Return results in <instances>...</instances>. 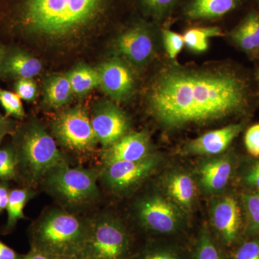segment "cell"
Segmentation results:
<instances>
[{"label": "cell", "instance_id": "cell-1", "mask_svg": "<svg viewBox=\"0 0 259 259\" xmlns=\"http://www.w3.org/2000/svg\"><path fill=\"white\" fill-rule=\"evenodd\" d=\"M148 103L162 125L179 128L244 111L249 88L233 71L173 66L161 71L153 81Z\"/></svg>", "mask_w": 259, "mask_h": 259}, {"label": "cell", "instance_id": "cell-2", "mask_svg": "<svg viewBox=\"0 0 259 259\" xmlns=\"http://www.w3.org/2000/svg\"><path fill=\"white\" fill-rule=\"evenodd\" d=\"M110 3L111 0H18L15 23L29 33L68 36L100 21Z\"/></svg>", "mask_w": 259, "mask_h": 259}, {"label": "cell", "instance_id": "cell-3", "mask_svg": "<svg viewBox=\"0 0 259 259\" xmlns=\"http://www.w3.org/2000/svg\"><path fill=\"white\" fill-rule=\"evenodd\" d=\"M90 221L61 209L42 214L32 231V248L55 257L81 254L88 238Z\"/></svg>", "mask_w": 259, "mask_h": 259}, {"label": "cell", "instance_id": "cell-4", "mask_svg": "<svg viewBox=\"0 0 259 259\" xmlns=\"http://www.w3.org/2000/svg\"><path fill=\"white\" fill-rule=\"evenodd\" d=\"M16 155L18 166L32 184L42 181L53 168L66 161L54 138L36 122L24 131Z\"/></svg>", "mask_w": 259, "mask_h": 259}, {"label": "cell", "instance_id": "cell-5", "mask_svg": "<svg viewBox=\"0 0 259 259\" xmlns=\"http://www.w3.org/2000/svg\"><path fill=\"white\" fill-rule=\"evenodd\" d=\"M100 173L94 169L71 168L64 162L46 175V189L66 205L82 206L99 197L97 179Z\"/></svg>", "mask_w": 259, "mask_h": 259}, {"label": "cell", "instance_id": "cell-6", "mask_svg": "<svg viewBox=\"0 0 259 259\" xmlns=\"http://www.w3.org/2000/svg\"><path fill=\"white\" fill-rule=\"evenodd\" d=\"M125 227L112 216L102 214L90 221L88 238L81 254L85 259H125L130 250Z\"/></svg>", "mask_w": 259, "mask_h": 259}, {"label": "cell", "instance_id": "cell-7", "mask_svg": "<svg viewBox=\"0 0 259 259\" xmlns=\"http://www.w3.org/2000/svg\"><path fill=\"white\" fill-rule=\"evenodd\" d=\"M52 131L64 147L78 152L93 151L98 141L88 112L81 107L61 112L53 121Z\"/></svg>", "mask_w": 259, "mask_h": 259}, {"label": "cell", "instance_id": "cell-8", "mask_svg": "<svg viewBox=\"0 0 259 259\" xmlns=\"http://www.w3.org/2000/svg\"><path fill=\"white\" fill-rule=\"evenodd\" d=\"M140 222L150 231L171 234L180 229L182 214L179 206L158 194L140 199L136 204Z\"/></svg>", "mask_w": 259, "mask_h": 259}, {"label": "cell", "instance_id": "cell-9", "mask_svg": "<svg viewBox=\"0 0 259 259\" xmlns=\"http://www.w3.org/2000/svg\"><path fill=\"white\" fill-rule=\"evenodd\" d=\"M155 156L138 161H117L104 164L100 177L104 185L115 192H124L140 185L157 167Z\"/></svg>", "mask_w": 259, "mask_h": 259}, {"label": "cell", "instance_id": "cell-10", "mask_svg": "<svg viewBox=\"0 0 259 259\" xmlns=\"http://www.w3.org/2000/svg\"><path fill=\"white\" fill-rule=\"evenodd\" d=\"M92 126L98 143L105 148L115 144L127 134L129 120L120 108L111 103L102 104L95 109Z\"/></svg>", "mask_w": 259, "mask_h": 259}, {"label": "cell", "instance_id": "cell-11", "mask_svg": "<svg viewBox=\"0 0 259 259\" xmlns=\"http://www.w3.org/2000/svg\"><path fill=\"white\" fill-rule=\"evenodd\" d=\"M115 50L119 55L136 66H144L154 54V42L149 28L136 24L117 37Z\"/></svg>", "mask_w": 259, "mask_h": 259}, {"label": "cell", "instance_id": "cell-12", "mask_svg": "<svg viewBox=\"0 0 259 259\" xmlns=\"http://www.w3.org/2000/svg\"><path fill=\"white\" fill-rule=\"evenodd\" d=\"M100 78V88L116 101L126 100L134 91V74L128 66L120 59L104 62L97 69Z\"/></svg>", "mask_w": 259, "mask_h": 259}, {"label": "cell", "instance_id": "cell-13", "mask_svg": "<svg viewBox=\"0 0 259 259\" xmlns=\"http://www.w3.org/2000/svg\"><path fill=\"white\" fill-rule=\"evenodd\" d=\"M239 203L231 195L221 197L213 204L211 220L214 230L226 245H231L238 238L241 227Z\"/></svg>", "mask_w": 259, "mask_h": 259}, {"label": "cell", "instance_id": "cell-14", "mask_svg": "<svg viewBox=\"0 0 259 259\" xmlns=\"http://www.w3.org/2000/svg\"><path fill=\"white\" fill-rule=\"evenodd\" d=\"M151 156L149 136L145 132L126 134L105 148L102 155L104 164L117 161H138Z\"/></svg>", "mask_w": 259, "mask_h": 259}, {"label": "cell", "instance_id": "cell-15", "mask_svg": "<svg viewBox=\"0 0 259 259\" xmlns=\"http://www.w3.org/2000/svg\"><path fill=\"white\" fill-rule=\"evenodd\" d=\"M243 129V124H231L209 131L186 144V152L193 155L214 156L226 151Z\"/></svg>", "mask_w": 259, "mask_h": 259}, {"label": "cell", "instance_id": "cell-16", "mask_svg": "<svg viewBox=\"0 0 259 259\" xmlns=\"http://www.w3.org/2000/svg\"><path fill=\"white\" fill-rule=\"evenodd\" d=\"M233 170V158L229 155L207 160L199 168V184L207 193H217L228 185Z\"/></svg>", "mask_w": 259, "mask_h": 259}, {"label": "cell", "instance_id": "cell-17", "mask_svg": "<svg viewBox=\"0 0 259 259\" xmlns=\"http://www.w3.org/2000/svg\"><path fill=\"white\" fill-rule=\"evenodd\" d=\"M42 64L28 53L14 51L5 54L2 62L0 74L20 79H32L40 72Z\"/></svg>", "mask_w": 259, "mask_h": 259}, {"label": "cell", "instance_id": "cell-18", "mask_svg": "<svg viewBox=\"0 0 259 259\" xmlns=\"http://www.w3.org/2000/svg\"><path fill=\"white\" fill-rule=\"evenodd\" d=\"M167 194L179 207L190 209L197 195V187L192 176L184 171L174 172L166 181Z\"/></svg>", "mask_w": 259, "mask_h": 259}, {"label": "cell", "instance_id": "cell-19", "mask_svg": "<svg viewBox=\"0 0 259 259\" xmlns=\"http://www.w3.org/2000/svg\"><path fill=\"white\" fill-rule=\"evenodd\" d=\"M239 3L240 0H191L185 14L192 20L219 18L236 9Z\"/></svg>", "mask_w": 259, "mask_h": 259}, {"label": "cell", "instance_id": "cell-20", "mask_svg": "<svg viewBox=\"0 0 259 259\" xmlns=\"http://www.w3.org/2000/svg\"><path fill=\"white\" fill-rule=\"evenodd\" d=\"M232 38L237 45L247 52H254L259 49V13L253 12L232 33Z\"/></svg>", "mask_w": 259, "mask_h": 259}, {"label": "cell", "instance_id": "cell-21", "mask_svg": "<svg viewBox=\"0 0 259 259\" xmlns=\"http://www.w3.org/2000/svg\"><path fill=\"white\" fill-rule=\"evenodd\" d=\"M44 93L47 105L56 109L66 106L74 95L67 75L51 77L46 83Z\"/></svg>", "mask_w": 259, "mask_h": 259}, {"label": "cell", "instance_id": "cell-22", "mask_svg": "<svg viewBox=\"0 0 259 259\" xmlns=\"http://www.w3.org/2000/svg\"><path fill=\"white\" fill-rule=\"evenodd\" d=\"M75 95H87L94 89L100 86L97 70L88 66H80L66 74Z\"/></svg>", "mask_w": 259, "mask_h": 259}, {"label": "cell", "instance_id": "cell-23", "mask_svg": "<svg viewBox=\"0 0 259 259\" xmlns=\"http://www.w3.org/2000/svg\"><path fill=\"white\" fill-rule=\"evenodd\" d=\"M224 33L219 27L191 28L183 35L186 47L195 52H204L208 49L209 39L221 37Z\"/></svg>", "mask_w": 259, "mask_h": 259}, {"label": "cell", "instance_id": "cell-24", "mask_svg": "<svg viewBox=\"0 0 259 259\" xmlns=\"http://www.w3.org/2000/svg\"><path fill=\"white\" fill-rule=\"evenodd\" d=\"M32 194L28 189H15L10 192L6 209L8 212V228H13L20 220L23 219V209L31 198Z\"/></svg>", "mask_w": 259, "mask_h": 259}, {"label": "cell", "instance_id": "cell-25", "mask_svg": "<svg viewBox=\"0 0 259 259\" xmlns=\"http://www.w3.org/2000/svg\"><path fill=\"white\" fill-rule=\"evenodd\" d=\"M247 218L246 232L250 236L259 234V192H251L242 196Z\"/></svg>", "mask_w": 259, "mask_h": 259}, {"label": "cell", "instance_id": "cell-26", "mask_svg": "<svg viewBox=\"0 0 259 259\" xmlns=\"http://www.w3.org/2000/svg\"><path fill=\"white\" fill-rule=\"evenodd\" d=\"M194 259H223L219 248L207 230H202L199 234Z\"/></svg>", "mask_w": 259, "mask_h": 259}, {"label": "cell", "instance_id": "cell-27", "mask_svg": "<svg viewBox=\"0 0 259 259\" xmlns=\"http://www.w3.org/2000/svg\"><path fill=\"white\" fill-rule=\"evenodd\" d=\"M0 104L4 108L6 116L23 118L25 111L21 99L16 93L0 88Z\"/></svg>", "mask_w": 259, "mask_h": 259}, {"label": "cell", "instance_id": "cell-28", "mask_svg": "<svg viewBox=\"0 0 259 259\" xmlns=\"http://www.w3.org/2000/svg\"><path fill=\"white\" fill-rule=\"evenodd\" d=\"M18 166L16 152L11 148L0 149V180H10Z\"/></svg>", "mask_w": 259, "mask_h": 259}, {"label": "cell", "instance_id": "cell-29", "mask_svg": "<svg viewBox=\"0 0 259 259\" xmlns=\"http://www.w3.org/2000/svg\"><path fill=\"white\" fill-rule=\"evenodd\" d=\"M163 44L168 57L175 59L185 47V40L183 35L175 31L164 29L162 32Z\"/></svg>", "mask_w": 259, "mask_h": 259}, {"label": "cell", "instance_id": "cell-30", "mask_svg": "<svg viewBox=\"0 0 259 259\" xmlns=\"http://www.w3.org/2000/svg\"><path fill=\"white\" fill-rule=\"evenodd\" d=\"M15 93L21 100L33 101L37 96V84L32 79H20L15 84Z\"/></svg>", "mask_w": 259, "mask_h": 259}, {"label": "cell", "instance_id": "cell-31", "mask_svg": "<svg viewBox=\"0 0 259 259\" xmlns=\"http://www.w3.org/2000/svg\"><path fill=\"white\" fill-rule=\"evenodd\" d=\"M179 0H141V4L148 13L161 17L171 10Z\"/></svg>", "mask_w": 259, "mask_h": 259}, {"label": "cell", "instance_id": "cell-32", "mask_svg": "<svg viewBox=\"0 0 259 259\" xmlns=\"http://www.w3.org/2000/svg\"><path fill=\"white\" fill-rule=\"evenodd\" d=\"M233 259H259V238L243 243L235 253Z\"/></svg>", "mask_w": 259, "mask_h": 259}, {"label": "cell", "instance_id": "cell-33", "mask_svg": "<svg viewBox=\"0 0 259 259\" xmlns=\"http://www.w3.org/2000/svg\"><path fill=\"white\" fill-rule=\"evenodd\" d=\"M245 146L251 156L259 157V123L251 126L245 135Z\"/></svg>", "mask_w": 259, "mask_h": 259}, {"label": "cell", "instance_id": "cell-34", "mask_svg": "<svg viewBox=\"0 0 259 259\" xmlns=\"http://www.w3.org/2000/svg\"><path fill=\"white\" fill-rule=\"evenodd\" d=\"M243 184L254 192H259V160L252 162L247 167L242 177Z\"/></svg>", "mask_w": 259, "mask_h": 259}, {"label": "cell", "instance_id": "cell-35", "mask_svg": "<svg viewBox=\"0 0 259 259\" xmlns=\"http://www.w3.org/2000/svg\"><path fill=\"white\" fill-rule=\"evenodd\" d=\"M139 259H182L180 252L171 248H159L148 250Z\"/></svg>", "mask_w": 259, "mask_h": 259}, {"label": "cell", "instance_id": "cell-36", "mask_svg": "<svg viewBox=\"0 0 259 259\" xmlns=\"http://www.w3.org/2000/svg\"><path fill=\"white\" fill-rule=\"evenodd\" d=\"M20 256L8 245H5L3 242L0 241V259H20Z\"/></svg>", "mask_w": 259, "mask_h": 259}, {"label": "cell", "instance_id": "cell-37", "mask_svg": "<svg viewBox=\"0 0 259 259\" xmlns=\"http://www.w3.org/2000/svg\"><path fill=\"white\" fill-rule=\"evenodd\" d=\"M59 257L53 256V255L48 254L44 252L36 249V248H32V250L26 255L22 256L20 259H57Z\"/></svg>", "mask_w": 259, "mask_h": 259}, {"label": "cell", "instance_id": "cell-38", "mask_svg": "<svg viewBox=\"0 0 259 259\" xmlns=\"http://www.w3.org/2000/svg\"><path fill=\"white\" fill-rule=\"evenodd\" d=\"M10 192L6 185H0V212L6 209Z\"/></svg>", "mask_w": 259, "mask_h": 259}, {"label": "cell", "instance_id": "cell-39", "mask_svg": "<svg viewBox=\"0 0 259 259\" xmlns=\"http://www.w3.org/2000/svg\"><path fill=\"white\" fill-rule=\"evenodd\" d=\"M11 128V122L7 118V117L0 114V134H6V133H8Z\"/></svg>", "mask_w": 259, "mask_h": 259}, {"label": "cell", "instance_id": "cell-40", "mask_svg": "<svg viewBox=\"0 0 259 259\" xmlns=\"http://www.w3.org/2000/svg\"><path fill=\"white\" fill-rule=\"evenodd\" d=\"M5 54V52L4 50H3V48L0 47V69H1L2 62H3Z\"/></svg>", "mask_w": 259, "mask_h": 259}, {"label": "cell", "instance_id": "cell-41", "mask_svg": "<svg viewBox=\"0 0 259 259\" xmlns=\"http://www.w3.org/2000/svg\"><path fill=\"white\" fill-rule=\"evenodd\" d=\"M76 257H59L57 259H75Z\"/></svg>", "mask_w": 259, "mask_h": 259}, {"label": "cell", "instance_id": "cell-42", "mask_svg": "<svg viewBox=\"0 0 259 259\" xmlns=\"http://www.w3.org/2000/svg\"><path fill=\"white\" fill-rule=\"evenodd\" d=\"M5 134H0V144H1L2 141H3V138L5 137Z\"/></svg>", "mask_w": 259, "mask_h": 259}, {"label": "cell", "instance_id": "cell-43", "mask_svg": "<svg viewBox=\"0 0 259 259\" xmlns=\"http://www.w3.org/2000/svg\"><path fill=\"white\" fill-rule=\"evenodd\" d=\"M75 259H85L84 258H83V257L81 256H76V258Z\"/></svg>", "mask_w": 259, "mask_h": 259}, {"label": "cell", "instance_id": "cell-44", "mask_svg": "<svg viewBox=\"0 0 259 259\" xmlns=\"http://www.w3.org/2000/svg\"><path fill=\"white\" fill-rule=\"evenodd\" d=\"M258 79L259 80V71H258Z\"/></svg>", "mask_w": 259, "mask_h": 259}]
</instances>
